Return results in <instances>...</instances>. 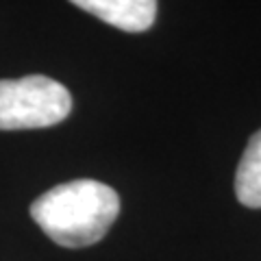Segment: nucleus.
Returning <instances> with one entry per match:
<instances>
[{
  "label": "nucleus",
  "instance_id": "1",
  "mask_svg": "<svg viewBox=\"0 0 261 261\" xmlns=\"http://www.w3.org/2000/svg\"><path fill=\"white\" fill-rule=\"evenodd\" d=\"M118 214V192L92 178L61 183L31 205L35 224L55 244L65 248H83L100 242Z\"/></svg>",
  "mask_w": 261,
  "mask_h": 261
},
{
  "label": "nucleus",
  "instance_id": "2",
  "mask_svg": "<svg viewBox=\"0 0 261 261\" xmlns=\"http://www.w3.org/2000/svg\"><path fill=\"white\" fill-rule=\"evenodd\" d=\"M72 111V96L59 81L42 74L0 81V130L46 128Z\"/></svg>",
  "mask_w": 261,
  "mask_h": 261
},
{
  "label": "nucleus",
  "instance_id": "3",
  "mask_svg": "<svg viewBox=\"0 0 261 261\" xmlns=\"http://www.w3.org/2000/svg\"><path fill=\"white\" fill-rule=\"evenodd\" d=\"M70 3L126 33L148 31L157 18V0H70Z\"/></svg>",
  "mask_w": 261,
  "mask_h": 261
},
{
  "label": "nucleus",
  "instance_id": "4",
  "mask_svg": "<svg viewBox=\"0 0 261 261\" xmlns=\"http://www.w3.org/2000/svg\"><path fill=\"white\" fill-rule=\"evenodd\" d=\"M235 196L244 207L261 209V128L250 137L235 174Z\"/></svg>",
  "mask_w": 261,
  "mask_h": 261
}]
</instances>
